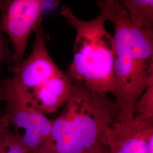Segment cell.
I'll return each instance as SVG.
<instances>
[{
  "label": "cell",
  "mask_w": 153,
  "mask_h": 153,
  "mask_svg": "<svg viewBox=\"0 0 153 153\" xmlns=\"http://www.w3.org/2000/svg\"><path fill=\"white\" fill-rule=\"evenodd\" d=\"M109 153H153V124L119 116L111 130Z\"/></svg>",
  "instance_id": "obj_7"
},
{
  "label": "cell",
  "mask_w": 153,
  "mask_h": 153,
  "mask_svg": "<svg viewBox=\"0 0 153 153\" xmlns=\"http://www.w3.org/2000/svg\"><path fill=\"white\" fill-rule=\"evenodd\" d=\"M9 126L6 116L5 114H0V140L3 132Z\"/></svg>",
  "instance_id": "obj_13"
},
{
  "label": "cell",
  "mask_w": 153,
  "mask_h": 153,
  "mask_svg": "<svg viewBox=\"0 0 153 153\" xmlns=\"http://www.w3.org/2000/svg\"><path fill=\"white\" fill-rule=\"evenodd\" d=\"M4 88L7 102L4 114L10 128L28 153H38L49 136L53 120L34 107L21 93Z\"/></svg>",
  "instance_id": "obj_4"
},
{
  "label": "cell",
  "mask_w": 153,
  "mask_h": 153,
  "mask_svg": "<svg viewBox=\"0 0 153 153\" xmlns=\"http://www.w3.org/2000/svg\"><path fill=\"white\" fill-rule=\"evenodd\" d=\"M97 3L100 11L91 21L79 18L66 5L62 7L61 14L76 32L73 59L65 74L73 84L115 96L114 41L105 27L108 18L107 1H98Z\"/></svg>",
  "instance_id": "obj_3"
},
{
  "label": "cell",
  "mask_w": 153,
  "mask_h": 153,
  "mask_svg": "<svg viewBox=\"0 0 153 153\" xmlns=\"http://www.w3.org/2000/svg\"><path fill=\"white\" fill-rule=\"evenodd\" d=\"M133 25L137 28L153 30V0H122Z\"/></svg>",
  "instance_id": "obj_9"
},
{
  "label": "cell",
  "mask_w": 153,
  "mask_h": 153,
  "mask_svg": "<svg viewBox=\"0 0 153 153\" xmlns=\"http://www.w3.org/2000/svg\"><path fill=\"white\" fill-rule=\"evenodd\" d=\"M0 153H28L9 126L3 132L1 138Z\"/></svg>",
  "instance_id": "obj_11"
},
{
  "label": "cell",
  "mask_w": 153,
  "mask_h": 153,
  "mask_svg": "<svg viewBox=\"0 0 153 153\" xmlns=\"http://www.w3.org/2000/svg\"><path fill=\"white\" fill-rule=\"evenodd\" d=\"M72 88L71 80L61 71L27 95H23L45 115L55 113L64 107L71 96Z\"/></svg>",
  "instance_id": "obj_8"
},
{
  "label": "cell",
  "mask_w": 153,
  "mask_h": 153,
  "mask_svg": "<svg viewBox=\"0 0 153 153\" xmlns=\"http://www.w3.org/2000/svg\"><path fill=\"white\" fill-rule=\"evenodd\" d=\"M46 7L42 0H0V32L9 37L16 69L23 61L29 36L42 23Z\"/></svg>",
  "instance_id": "obj_5"
},
{
  "label": "cell",
  "mask_w": 153,
  "mask_h": 153,
  "mask_svg": "<svg viewBox=\"0 0 153 153\" xmlns=\"http://www.w3.org/2000/svg\"><path fill=\"white\" fill-rule=\"evenodd\" d=\"M6 91L2 82H0V103L5 100Z\"/></svg>",
  "instance_id": "obj_14"
},
{
  "label": "cell",
  "mask_w": 153,
  "mask_h": 153,
  "mask_svg": "<svg viewBox=\"0 0 153 153\" xmlns=\"http://www.w3.org/2000/svg\"><path fill=\"white\" fill-rule=\"evenodd\" d=\"M107 1L114 27L115 101L119 116L133 119L137 100L153 81V30L135 27L120 1Z\"/></svg>",
  "instance_id": "obj_2"
},
{
  "label": "cell",
  "mask_w": 153,
  "mask_h": 153,
  "mask_svg": "<svg viewBox=\"0 0 153 153\" xmlns=\"http://www.w3.org/2000/svg\"><path fill=\"white\" fill-rule=\"evenodd\" d=\"M133 119L139 122L153 124V81L137 100L134 105Z\"/></svg>",
  "instance_id": "obj_10"
},
{
  "label": "cell",
  "mask_w": 153,
  "mask_h": 153,
  "mask_svg": "<svg viewBox=\"0 0 153 153\" xmlns=\"http://www.w3.org/2000/svg\"><path fill=\"white\" fill-rule=\"evenodd\" d=\"M119 114L108 94L73 84L69 98L52 120L49 136L38 153H109L111 130Z\"/></svg>",
  "instance_id": "obj_1"
},
{
  "label": "cell",
  "mask_w": 153,
  "mask_h": 153,
  "mask_svg": "<svg viewBox=\"0 0 153 153\" xmlns=\"http://www.w3.org/2000/svg\"><path fill=\"white\" fill-rule=\"evenodd\" d=\"M33 32L35 39L30 55L23 60L19 67L11 69L13 75L11 78L2 81L6 88L24 95H27L61 71L47 49L45 34L42 23Z\"/></svg>",
  "instance_id": "obj_6"
},
{
  "label": "cell",
  "mask_w": 153,
  "mask_h": 153,
  "mask_svg": "<svg viewBox=\"0 0 153 153\" xmlns=\"http://www.w3.org/2000/svg\"><path fill=\"white\" fill-rule=\"evenodd\" d=\"M7 49L6 47L5 40L2 35L1 33L0 32V70L2 62H4V61L5 60L6 58L7 57Z\"/></svg>",
  "instance_id": "obj_12"
}]
</instances>
